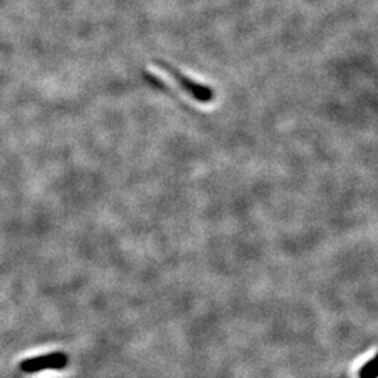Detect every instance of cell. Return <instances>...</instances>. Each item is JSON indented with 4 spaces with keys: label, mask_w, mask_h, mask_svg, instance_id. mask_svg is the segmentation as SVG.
Masks as SVG:
<instances>
[{
    "label": "cell",
    "mask_w": 378,
    "mask_h": 378,
    "mask_svg": "<svg viewBox=\"0 0 378 378\" xmlns=\"http://www.w3.org/2000/svg\"><path fill=\"white\" fill-rule=\"evenodd\" d=\"M69 356L62 352H53L32 359H25L20 363V370L22 373H39L42 370H62L67 367Z\"/></svg>",
    "instance_id": "1"
},
{
    "label": "cell",
    "mask_w": 378,
    "mask_h": 378,
    "mask_svg": "<svg viewBox=\"0 0 378 378\" xmlns=\"http://www.w3.org/2000/svg\"><path fill=\"white\" fill-rule=\"evenodd\" d=\"M159 63L164 70H167L173 76V79L184 89V91H187L195 100H197L199 103H210L213 100L214 94H213L211 89H209L200 83L193 82L192 79L184 76L181 72H178L177 69L171 67L170 65H167L164 62H159Z\"/></svg>",
    "instance_id": "2"
},
{
    "label": "cell",
    "mask_w": 378,
    "mask_h": 378,
    "mask_svg": "<svg viewBox=\"0 0 378 378\" xmlns=\"http://www.w3.org/2000/svg\"><path fill=\"white\" fill-rule=\"evenodd\" d=\"M377 356H373L370 360H367L359 370V378H377Z\"/></svg>",
    "instance_id": "3"
}]
</instances>
